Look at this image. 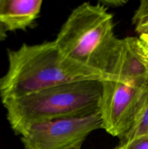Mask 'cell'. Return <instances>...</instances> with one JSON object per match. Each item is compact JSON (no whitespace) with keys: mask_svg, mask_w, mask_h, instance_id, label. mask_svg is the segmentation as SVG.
Here are the masks:
<instances>
[{"mask_svg":"<svg viewBox=\"0 0 148 149\" xmlns=\"http://www.w3.org/2000/svg\"><path fill=\"white\" fill-rule=\"evenodd\" d=\"M54 41L68 58L113 79L122 41L115 35L113 16L107 7L100 3L78 5Z\"/></svg>","mask_w":148,"mask_h":149,"instance_id":"cell-2","label":"cell"},{"mask_svg":"<svg viewBox=\"0 0 148 149\" xmlns=\"http://www.w3.org/2000/svg\"><path fill=\"white\" fill-rule=\"evenodd\" d=\"M138 44L144 59L148 65V34L139 35Z\"/></svg>","mask_w":148,"mask_h":149,"instance_id":"cell-11","label":"cell"},{"mask_svg":"<svg viewBox=\"0 0 148 149\" xmlns=\"http://www.w3.org/2000/svg\"><path fill=\"white\" fill-rule=\"evenodd\" d=\"M148 103V86L117 79L102 81L99 113L102 129L123 139L133 128Z\"/></svg>","mask_w":148,"mask_h":149,"instance_id":"cell-4","label":"cell"},{"mask_svg":"<svg viewBox=\"0 0 148 149\" xmlns=\"http://www.w3.org/2000/svg\"><path fill=\"white\" fill-rule=\"evenodd\" d=\"M102 81L55 86L3 103L12 130L23 136L33 125L55 119L85 117L99 112Z\"/></svg>","mask_w":148,"mask_h":149,"instance_id":"cell-3","label":"cell"},{"mask_svg":"<svg viewBox=\"0 0 148 149\" xmlns=\"http://www.w3.org/2000/svg\"><path fill=\"white\" fill-rule=\"evenodd\" d=\"M7 36V31L4 26L0 23V42L4 41Z\"/></svg>","mask_w":148,"mask_h":149,"instance_id":"cell-13","label":"cell"},{"mask_svg":"<svg viewBox=\"0 0 148 149\" xmlns=\"http://www.w3.org/2000/svg\"><path fill=\"white\" fill-rule=\"evenodd\" d=\"M113 149H148V136L136 137L126 142L120 143Z\"/></svg>","mask_w":148,"mask_h":149,"instance_id":"cell-10","label":"cell"},{"mask_svg":"<svg viewBox=\"0 0 148 149\" xmlns=\"http://www.w3.org/2000/svg\"><path fill=\"white\" fill-rule=\"evenodd\" d=\"M121 50L113 79L148 86V65L139 49L137 37L122 39Z\"/></svg>","mask_w":148,"mask_h":149,"instance_id":"cell-6","label":"cell"},{"mask_svg":"<svg viewBox=\"0 0 148 149\" xmlns=\"http://www.w3.org/2000/svg\"><path fill=\"white\" fill-rule=\"evenodd\" d=\"M135 30L139 35L148 34V0H142L132 17Z\"/></svg>","mask_w":148,"mask_h":149,"instance_id":"cell-8","label":"cell"},{"mask_svg":"<svg viewBox=\"0 0 148 149\" xmlns=\"http://www.w3.org/2000/svg\"><path fill=\"white\" fill-rule=\"evenodd\" d=\"M98 3H100L102 5L104 6L105 7H122L124 4L127 3V1H123V0H102Z\"/></svg>","mask_w":148,"mask_h":149,"instance_id":"cell-12","label":"cell"},{"mask_svg":"<svg viewBox=\"0 0 148 149\" xmlns=\"http://www.w3.org/2000/svg\"><path fill=\"white\" fill-rule=\"evenodd\" d=\"M41 0H0V23L7 31L26 30L40 14Z\"/></svg>","mask_w":148,"mask_h":149,"instance_id":"cell-7","label":"cell"},{"mask_svg":"<svg viewBox=\"0 0 148 149\" xmlns=\"http://www.w3.org/2000/svg\"><path fill=\"white\" fill-rule=\"evenodd\" d=\"M99 129L102 121L97 112L33 125L21 136V142L23 149H81L87 137Z\"/></svg>","mask_w":148,"mask_h":149,"instance_id":"cell-5","label":"cell"},{"mask_svg":"<svg viewBox=\"0 0 148 149\" xmlns=\"http://www.w3.org/2000/svg\"><path fill=\"white\" fill-rule=\"evenodd\" d=\"M140 136H148V103L134 126L123 139L120 140V143L126 142Z\"/></svg>","mask_w":148,"mask_h":149,"instance_id":"cell-9","label":"cell"},{"mask_svg":"<svg viewBox=\"0 0 148 149\" xmlns=\"http://www.w3.org/2000/svg\"><path fill=\"white\" fill-rule=\"evenodd\" d=\"M7 55L8 69L0 78L2 103L68 83L111 79L68 58L55 41L31 45L23 44L15 50L9 49Z\"/></svg>","mask_w":148,"mask_h":149,"instance_id":"cell-1","label":"cell"}]
</instances>
